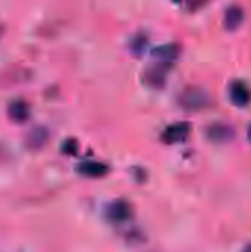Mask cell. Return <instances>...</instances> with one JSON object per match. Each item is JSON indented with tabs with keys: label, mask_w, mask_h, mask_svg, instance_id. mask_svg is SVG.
I'll use <instances>...</instances> for the list:
<instances>
[{
	"label": "cell",
	"mask_w": 251,
	"mask_h": 252,
	"mask_svg": "<svg viewBox=\"0 0 251 252\" xmlns=\"http://www.w3.org/2000/svg\"><path fill=\"white\" fill-rule=\"evenodd\" d=\"M179 103L182 108H185L188 111H200L209 105V96L201 89L191 87V89H186L180 94Z\"/></svg>",
	"instance_id": "1"
},
{
	"label": "cell",
	"mask_w": 251,
	"mask_h": 252,
	"mask_svg": "<svg viewBox=\"0 0 251 252\" xmlns=\"http://www.w3.org/2000/svg\"><path fill=\"white\" fill-rule=\"evenodd\" d=\"M170 68H172V63H166V62H157L154 65H149L143 74L145 83L154 89L163 87L167 80V74Z\"/></svg>",
	"instance_id": "2"
},
{
	"label": "cell",
	"mask_w": 251,
	"mask_h": 252,
	"mask_svg": "<svg viewBox=\"0 0 251 252\" xmlns=\"http://www.w3.org/2000/svg\"><path fill=\"white\" fill-rule=\"evenodd\" d=\"M132 214H133V208L130 202H127L126 199L112 201L105 211L107 219L112 223H124L132 219Z\"/></svg>",
	"instance_id": "3"
},
{
	"label": "cell",
	"mask_w": 251,
	"mask_h": 252,
	"mask_svg": "<svg viewBox=\"0 0 251 252\" xmlns=\"http://www.w3.org/2000/svg\"><path fill=\"white\" fill-rule=\"evenodd\" d=\"M229 99L235 106H247L251 102V89L247 83L237 80L229 86Z\"/></svg>",
	"instance_id": "4"
},
{
	"label": "cell",
	"mask_w": 251,
	"mask_h": 252,
	"mask_svg": "<svg viewBox=\"0 0 251 252\" xmlns=\"http://www.w3.org/2000/svg\"><path fill=\"white\" fill-rule=\"evenodd\" d=\"M191 133V126L188 123H176L169 126L164 131H163V140L166 143H180L183 140L188 139Z\"/></svg>",
	"instance_id": "5"
},
{
	"label": "cell",
	"mask_w": 251,
	"mask_h": 252,
	"mask_svg": "<svg viewBox=\"0 0 251 252\" xmlns=\"http://www.w3.org/2000/svg\"><path fill=\"white\" fill-rule=\"evenodd\" d=\"M7 115L13 123H18V124L25 123L30 118V105L22 99H16L9 103Z\"/></svg>",
	"instance_id": "6"
},
{
	"label": "cell",
	"mask_w": 251,
	"mask_h": 252,
	"mask_svg": "<svg viewBox=\"0 0 251 252\" xmlns=\"http://www.w3.org/2000/svg\"><path fill=\"white\" fill-rule=\"evenodd\" d=\"M179 55H180V47L179 44H175V43L161 44L152 50V56L158 62H166V63H172L173 61H176Z\"/></svg>",
	"instance_id": "7"
},
{
	"label": "cell",
	"mask_w": 251,
	"mask_h": 252,
	"mask_svg": "<svg viewBox=\"0 0 251 252\" xmlns=\"http://www.w3.org/2000/svg\"><path fill=\"white\" fill-rule=\"evenodd\" d=\"M77 171L83 176L87 177H102L108 173V167L99 161H83L81 164H78Z\"/></svg>",
	"instance_id": "8"
},
{
	"label": "cell",
	"mask_w": 251,
	"mask_h": 252,
	"mask_svg": "<svg viewBox=\"0 0 251 252\" xmlns=\"http://www.w3.org/2000/svg\"><path fill=\"white\" fill-rule=\"evenodd\" d=\"M47 139H49L47 130L44 127H36L28 133L25 143L30 149L37 151V149H41L47 143Z\"/></svg>",
	"instance_id": "9"
},
{
	"label": "cell",
	"mask_w": 251,
	"mask_h": 252,
	"mask_svg": "<svg viewBox=\"0 0 251 252\" xmlns=\"http://www.w3.org/2000/svg\"><path fill=\"white\" fill-rule=\"evenodd\" d=\"M223 21H225V27L228 30H231V31L237 30L243 24V21H244V10H243V7L238 6V4L229 6L226 9V12H225Z\"/></svg>",
	"instance_id": "10"
},
{
	"label": "cell",
	"mask_w": 251,
	"mask_h": 252,
	"mask_svg": "<svg viewBox=\"0 0 251 252\" xmlns=\"http://www.w3.org/2000/svg\"><path fill=\"white\" fill-rule=\"evenodd\" d=\"M148 46V37L145 34H138L136 37H133V40L130 41V50L135 56H141L145 53Z\"/></svg>",
	"instance_id": "11"
},
{
	"label": "cell",
	"mask_w": 251,
	"mask_h": 252,
	"mask_svg": "<svg viewBox=\"0 0 251 252\" xmlns=\"http://www.w3.org/2000/svg\"><path fill=\"white\" fill-rule=\"evenodd\" d=\"M77 151H78V143H77V140H74V139H68V140L62 145V152H64V154L72 155V154H77Z\"/></svg>",
	"instance_id": "12"
},
{
	"label": "cell",
	"mask_w": 251,
	"mask_h": 252,
	"mask_svg": "<svg viewBox=\"0 0 251 252\" xmlns=\"http://www.w3.org/2000/svg\"><path fill=\"white\" fill-rule=\"evenodd\" d=\"M244 252H251V244L247 247V248H246V250H244Z\"/></svg>",
	"instance_id": "13"
},
{
	"label": "cell",
	"mask_w": 251,
	"mask_h": 252,
	"mask_svg": "<svg viewBox=\"0 0 251 252\" xmlns=\"http://www.w3.org/2000/svg\"><path fill=\"white\" fill-rule=\"evenodd\" d=\"M249 139H250V142H251V126L249 127Z\"/></svg>",
	"instance_id": "14"
},
{
	"label": "cell",
	"mask_w": 251,
	"mask_h": 252,
	"mask_svg": "<svg viewBox=\"0 0 251 252\" xmlns=\"http://www.w3.org/2000/svg\"><path fill=\"white\" fill-rule=\"evenodd\" d=\"M172 1H175V3H179V1H182V0H172Z\"/></svg>",
	"instance_id": "15"
}]
</instances>
